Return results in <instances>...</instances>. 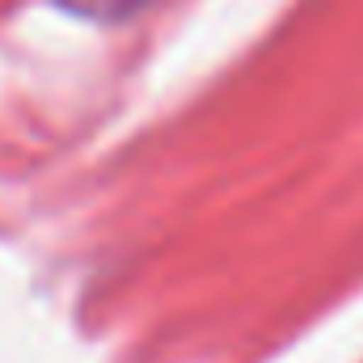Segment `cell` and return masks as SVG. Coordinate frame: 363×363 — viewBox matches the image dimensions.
Segmentation results:
<instances>
[]
</instances>
